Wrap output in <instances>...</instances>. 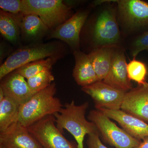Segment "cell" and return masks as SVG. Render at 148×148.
<instances>
[{"mask_svg":"<svg viewBox=\"0 0 148 148\" xmlns=\"http://www.w3.org/2000/svg\"><path fill=\"white\" fill-rule=\"evenodd\" d=\"M105 1L92 16L89 37L92 51L107 46L123 47V36L116 16V1Z\"/></svg>","mask_w":148,"mask_h":148,"instance_id":"1","label":"cell"},{"mask_svg":"<svg viewBox=\"0 0 148 148\" xmlns=\"http://www.w3.org/2000/svg\"><path fill=\"white\" fill-rule=\"evenodd\" d=\"M88 106L87 102L77 106L73 101L66 103L59 112L53 115L58 129L63 133L64 130L69 131L76 141L78 148H84L86 135L99 132L95 124L86 119V112Z\"/></svg>","mask_w":148,"mask_h":148,"instance_id":"2","label":"cell"},{"mask_svg":"<svg viewBox=\"0 0 148 148\" xmlns=\"http://www.w3.org/2000/svg\"><path fill=\"white\" fill-rule=\"evenodd\" d=\"M55 84L37 92L19 107L17 121L26 127L49 115L59 112L63 108L61 101L56 97Z\"/></svg>","mask_w":148,"mask_h":148,"instance_id":"3","label":"cell"},{"mask_svg":"<svg viewBox=\"0 0 148 148\" xmlns=\"http://www.w3.org/2000/svg\"><path fill=\"white\" fill-rule=\"evenodd\" d=\"M116 3L117 19L123 37L148 31V2L119 0Z\"/></svg>","mask_w":148,"mask_h":148,"instance_id":"4","label":"cell"},{"mask_svg":"<svg viewBox=\"0 0 148 148\" xmlns=\"http://www.w3.org/2000/svg\"><path fill=\"white\" fill-rule=\"evenodd\" d=\"M61 52V47L54 42L21 47L12 52L1 65L0 79L30 62L49 57L58 58Z\"/></svg>","mask_w":148,"mask_h":148,"instance_id":"5","label":"cell"},{"mask_svg":"<svg viewBox=\"0 0 148 148\" xmlns=\"http://www.w3.org/2000/svg\"><path fill=\"white\" fill-rule=\"evenodd\" d=\"M23 14H34L53 31L71 18V8L61 0H22Z\"/></svg>","mask_w":148,"mask_h":148,"instance_id":"6","label":"cell"},{"mask_svg":"<svg viewBox=\"0 0 148 148\" xmlns=\"http://www.w3.org/2000/svg\"><path fill=\"white\" fill-rule=\"evenodd\" d=\"M88 119L95 124L103 139L116 148H134L141 143L119 127L101 111H90Z\"/></svg>","mask_w":148,"mask_h":148,"instance_id":"7","label":"cell"},{"mask_svg":"<svg viewBox=\"0 0 148 148\" xmlns=\"http://www.w3.org/2000/svg\"><path fill=\"white\" fill-rule=\"evenodd\" d=\"M28 128L43 148H78L77 144L67 140L58 129L53 115L45 117Z\"/></svg>","mask_w":148,"mask_h":148,"instance_id":"8","label":"cell"},{"mask_svg":"<svg viewBox=\"0 0 148 148\" xmlns=\"http://www.w3.org/2000/svg\"><path fill=\"white\" fill-rule=\"evenodd\" d=\"M82 90L91 97L96 109L121 110L126 93L111 86L103 81H98L82 87Z\"/></svg>","mask_w":148,"mask_h":148,"instance_id":"9","label":"cell"},{"mask_svg":"<svg viewBox=\"0 0 148 148\" xmlns=\"http://www.w3.org/2000/svg\"><path fill=\"white\" fill-rule=\"evenodd\" d=\"M89 13L88 10L77 12L66 22L52 31L49 38L63 41L70 46L73 52L79 50L80 35Z\"/></svg>","mask_w":148,"mask_h":148,"instance_id":"10","label":"cell"},{"mask_svg":"<svg viewBox=\"0 0 148 148\" xmlns=\"http://www.w3.org/2000/svg\"><path fill=\"white\" fill-rule=\"evenodd\" d=\"M121 110L148 123V83L138 84L126 92Z\"/></svg>","mask_w":148,"mask_h":148,"instance_id":"11","label":"cell"},{"mask_svg":"<svg viewBox=\"0 0 148 148\" xmlns=\"http://www.w3.org/2000/svg\"><path fill=\"white\" fill-rule=\"evenodd\" d=\"M0 147L4 148H43L25 127L19 122L0 132Z\"/></svg>","mask_w":148,"mask_h":148,"instance_id":"12","label":"cell"},{"mask_svg":"<svg viewBox=\"0 0 148 148\" xmlns=\"http://www.w3.org/2000/svg\"><path fill=\"white\" fill-rule=\"evenodd\" d=\"M124 47H116L110 69L103 81L116 89L127 92L132 88L128 77L127 64Z\"/></svg>","mask_w":148,"mask_h":148,"instance_id":"13","label":"cell"},{"mask_svg":"<svg viewBox=\"0 0 148 148\" xmlns=\"http://www.w3.org/2000/svg\"><path fill=\"white\" fill-rule=\"evenodd\" d=\"M110 119L115 121L129 135L140 140L148 138V124L145 122L121 110L96 109Z\"/></svg>","mask_w":148,"mask_h":148,"instance_id":"14","label":"cell"},{"mask_svg":"<svg viewBox=\"0 0 148 148\" xmlns=\"http://www.w3.org/2000/svg\"><path fill=\"white\" fill-rule=\"evenodd\" d=\"M0 87L5 95L20 106L29 101L34 94L30 89L25 78L15 71L1 80Z\"/></svg>","mask_w":148,"mask_h":148,"instance_id":"15","label":"cell"},{"mask_svg":"<svg viewBox=\"0 0 148 148\" xmlns=\"http://www.w3.org/2000/svg\"><path fill=\"white\" fill-rule=\"evenodd\" d=\"M75 66L73 75L77 84L84 87L98 81L88 54L80 50L73 52Z\"/></svg>","mask_w":148,"mask_h":148,"instance_id":"16","label":"cell"},{"mask_svg":"<svg viewBox=\"0 0 148 148\" xmlns=\"http://www.w3.org/2000/svg\"><path fill=\"white\" fill-rule=\"evenodd\" d=\"M50 29L39 16L34 14H22L21 35L28 42L35 41L42 38Z\"/></svg>","mask_w":148,"mask_h":148,"instance_id":"17","label":"cell"},{"mask_svg":"<svg viewBox=\"0 0 148 148\" xmlns=\"http://www.w3.org/2000/svg\"><path fill=\"white\" fill-rule=\"evenodd\" d=\"M116 47H104L93 49L88 53L98 81H103L108 74Z\"/></svg>","mask_w":148,"mask_h":148,"instance_id":"18","label":"cell"},{"mask_svg":"<svg viewBox=\"0 0 148 148\" xmlns=\"http://www.w3.org/2000/svg\"><path fill=\"white\" fill-rule=\"evenodd\" d=\"M22 14H14L0 11V32L3 37L13 44L20 39Z\"/></svg>","mask_w":148,"mask_h":148,"instance_id":"19","label":"cell"},{"mask_svg":"<svg viewBox=\"0 0 148 148\" xmlns=\"http://www.w3.org/2000/svg\"><path fill=\"white\" fill-rule=\"evenodd\" d=\"M19 107L12 99L6 96L0 101V132L17 121Z\"/></svg>","mask_w":148,"mask_h":148,"instance_id":"20","label":"cell"},{"mask_svg":"<svg viewBox=\"0 0 148 148\" xmlns=\"http://www.w3.org/2000/svg\"><path fill=\"white\" fill-rule=\"evenodd\" d=\"M57 58L49 57L33 61L21 66L15 71L28 79L41 72L51 70L52 66L57 61Z\"/></svg>","mask_w":148,"mask_h":148,"instance_id":"21","label":"cell"},{"mask_svg":"<svg viewBox=\"0 0 148 148\" xmlns=\"http://www.w3.org/2000/svg\"><path fill=\"white\" fill-rule=\"evenodd\" d=\"M54 79L51 70H49L41 72L27 81L30 89L35 94L49 86Z\"/></svg>","mask_w":148,"mask_h":148,"instance_id":"22","label":"cell"},{"mask_svg":"<svg viewBox=\"0 0 148 148\" xmlns=\"http://www.w3.org/2000/svg\"><path fill=\"white\" fill-rule=\"evenodd\" d=\"M127 73L130 80L142 84L146 82V77L148 75V69L145 63L133 58L127 64Z\"/></svg>","mask_w":148,"mask_h":148,"instance_id":"23","label":"cell"},{"mask_svg":"<svg viewBox=\"0 0 148 148\" xmlns=\"http://www.w3.org/2000/svg\"><path fill=\"white\" fill-rule=\"evenodd\" d=\"M128 48L130 55L133 58H136L141 51H148V31L135 36Z\"/></svg>","mask_w":148,"mask_h":148,"instance_id":"24","label":"cell"},{"mask_svg":"<svg viewBox=\"0 0 148 148\" xmlns=\"http://www.w3.org/2000/svg\"><path fill=\"white\" fill-rule=\"evenodd\" d=\"M0 8L1 10L12 14L22 13V0H1Z\"/></svg>","mask_w":148,"mask_h":148,"instance_id":"25","label":"cell"},{"mask_svg":"<svg viewBox=\"0 0 148 148\" xmlns=\"http://www.w3.org/2000/svg\"><path fill=\"white\" fill-rule=\"evenodd\" d=\"M99 132L88 135L86 143L88 148H108L101 142Z\"/></svg>","mask_w":148,"mask_h":148,"instance_id":"26","label":"cell"},{"mask_svg":"<svg viewBox=\"0 0 148 148\" xmlns=\"http://www.w3.org/2000/svg\"><path fill=\"white\" fill-rule=\"evenodd\" d=\"M134 148H148V138H145L139 145Z\"/></svg>","mask_w":148,"mask_h":148,"instance_id":"27","label":"cell"},{"mask_svg":"<svg viewBox=\"0 0 148 148\" xmlns=\"http://www.w3.org/2000/svg\"><path fill=\"white\" fill-rule=\"evenodd\" d=\"M5 97V95L3 90L0 87V101H2Z\"/></svg>","mask_w":148,"mask_h":148,"instance_id":"28","label":"cell"},{"mask_svg":"<svg viewBox=\"0 0 148 148\" xmlns=\"http://www.w3.org/2000/svg\"><path fill=\"white\" fill-rule=\"evenodd\" d=\"M0 148H3V147H0Z\"/></svg>","mask_w":148,"mask_h":148,"instance_id":"29","label":"cell"}]
</instances>
